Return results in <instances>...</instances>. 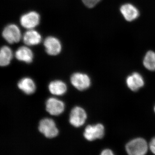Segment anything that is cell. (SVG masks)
<instances>
[{"instance_id": "cell-1", "label": "cell", "mask_w": 155, "mask_h": 155, "mask_svg": "<svg viewBox=\"0 0 155 155\" xmlns=\"http://www.w3.org/2000/svg\"><path fill=\"white\" fill-rule=\"evenodd\" d=\"M125 148L128 154L143 155L147 152L148 147L144 139L137 138L129 142Z\"/></svg>"}, {"instance_id": "cell-2", "label": "cell", "mask_w": 155, "mask_h": 155, "mask_svg": "<svg viewBox=\"0 0 155 155\" xmlns=\"http://www.w3.org/2000/svg\"><path fill=\"white\" fill-rule=\"evenodd\" d=\"M38 130L46 137L53 138L59 134V130L54 121L49 118H45L39 123Z\"/></svg>"}, {"instance_id": "cell-3", "label": "cell", "mask_w": 155, "mask_h": 155, "mask_svg": "<svg viewBox=\"0 0 155 155\" xmlns=\"http://www.w3.org/2000/svg\"><path fill=\"white\" fill-rule=\"evenodd\" d=\"M2 35L3 38L10 44L19 42L22 38L19 27L14 24L7 25L3 29Z\"/></svg>"}, {"instance_id": "cell-4", "label": "cell", "mask_w": 155, "mask_h": 155, "mask_svg": "<svg viewBox=\"0 0 155 155\" xmlns=\"http://www.w3.org/2000/svg\"><path fill=\"white\" fill-rule=\"evenodd\" d=\"M70 81L72 85L80 91L86 90L91 84L88 75L81 72L73 73L70 77Z\"/></svg>"}, {"instance_id": "cell-5", "label": "cell", "mask_w": 155, "mask_h": 155, "mask_svg": "<svg viewBox=\"0 0 155 155\" xmlns=\"http://www.w3.org/2000/svg\"><path fill=\"white\" fill-rule=\"evenodd\" d=\"M87 115L85 110L80 107H75L72 109L69 115V122L71 125L79 127L85 123Z\"/></svg>"}, {"instance_id": "cell-6", "label": "cell", "mask_w": 155, "mask_h": 155, "mask_svg": "<svg viewBox=\"0 0 155 155\" xmlns=\"http://www.w3.org/2000/svg\"><path fill=\"white\" fill-rule=\"evenodd\" d=\"M40 16L35 11H30L20 17V23L23 28L27 29H34L39 24Z\"/></svg>"}, {"instance_id": "cell-7", "label": "cell", "mask_w": 155, "mask_h": 155, "mask_svg": "<svg viewBox=\"0 0 155 155\" xmlns=\"http://www.w3.org/2000/svg\"><path fill=\"white\" fill-rule=\"evenodd\" d=\"M104 132V127L101 124L88 125L85 127L83 135L87 140L91 141L97 139L102 138Z\"/></svg>"}, {"instance_id": "cell-8", "label": "cell", "mask_w": 155, "mask_h": 155, "mask_svg": "<svg viewBox=\"0 0 155 155\" xmlns=\"http://www.w3.org/2000/svg\"><path fill=\"white\" fill-rule=\"evenodd\" d=\"M44 46L46 52L49 55H58L62 51V44L55 37L51 36L47 37L44 41Z\"/></svg>"}, {"instance_id": "cell-9", "label": "cell", "mask_w": 155, "mask_h": 155, "mask_svg": "<svg viewBox=\"0 0 155 155\" xmlns=\"http://www.w3.org/2000/svg\"><path fill=\"white\" fill-rule=\"evenodd\" d=\"M45 105L46 110L52 116H59L65 110L64 103L54 97L48 99L46 102Z\"/></svg>"}, {"instance_id": "cell-10", "label": "cell", "mask_w": 155, "mask_h": 155, "mask_svg": "<svg viewBox=\"0 0 155 155\" xmlns=\"http://www.w3.org/2000/svg\"><path fill=\"white\" fill-rule=\"evenodd\" d=\"M120 12L125 20L131 22L135 20L139 16V11L132 4H125L120 8Z\"/></svg>"}, {"instance_id": "cell-11", "label": "cell", "mask_w": 155, "mask_h": 155, "mask_svg": "<svg viewBox=\"0 0 155 155\" xmlns=\"http://www.w3.org/2000/svg\"><path fill=\"white\" fill-rule=\"evenodd\" d=\"M126 82L128 88L134 91H137L144 84L143 78L137 72H134L129 75L126 79Z\"/></svg>"}, {"instance_id": "cell-12", "label": "cell", "mask_w": 155, "mask_h": 155, "mask_svg": "<svg viewBox=\"0 0 155 155\" xmlns=\"http://www.w3.org/2000/svg\"><path fill=\"white\" fill-rule=\"evenodd\" d=\"M23 42L27 46H35L39 44L42 37L38 31L34 29H28L22 36Z\"/></svg>"}, {"instance_id": "cell-13", "label": "cell", "mask_w": 155, "mask_h": 155, "mask_svg": "<svg viewBox=\"0 0 155 155\" xmlns=\"http://www.w3.org/2000/svg\"><path fill=\"white\" fill-rule=\"evenodd\" d=\"M16 59L19 61L30 64L34 58L33 52L28 47L22 46L18 48L15 54Z\"/></svg>"}, {"instance_id": "cell-14", "label": "cell", "mask_w": 155, "mask_h": 155, "mask_svg": "<svg viewBox=\"0 0 155 155\" xmlns=\"http://www.w3.org/2000/svg\"><path fill=\"white\" fill-rule=\"evenodd\" d=\"M17 86L21 91L27 95L34 93L36 90V85L34 81L28 77H25L19 81Z\"/></svg>"}, {"instance_id": "cell-15", "label": "cell", "mask_w": 155, "mask_h": 155, "mask_svg": "<svg viewBox=\"0 0 155 155\" xmlns=\"http://www.w3.org/2000/svg\"><path fill=\"white\" fill-rule=\"evenodd\" d=\"M48 89L51 94L56 96L63 95L67 90L66 84L61 80H55L50 82Z\"/></svg>"}, {"instance_id": "cell-16", "label": "cell", "mask_w": 155, "mask_h": 155, "mask_svg": "<svg viewBox=\"0 0 155 155\" xmlns=\"http://www.w3.org/2000/svg\"><path fill=\"white\" fill-rule=\"evenodd\" d=\"M13 57L12 50L7 46H4L1 48L0 52V65L1 67H6L11 63Z\"/></svg>"}, {"instance_id": "cell-17", "label": "cell", "mask_w": 155, "mask_h": 155, "mask_svg": "<svg viewBox=\"0 0 155 155\" xmlns=\"http://www.w3.org/2000/svg\"><path fill=\"white\" fill-rule=\"evenodd\" d=\"M144 67L150 71L155 70V52L149 51L145 56L143 60Z\"/></svg>"}, {"instance_id": "cell-18", "label": "cell", "mask_w": 155, "mask_h": 155, "mask_svg": "<svg viewBox=\"0 0 155 155\" xmlns=\"http://www.w3.org/2000/svg\"><path fill=\"white\" fill-rule=\"evenodd\" d=\"M101 1V0H82L84 5L90 8L94 7Z\"/></svg>"}, {"instance_id": "cell-19", "label": "cell", "mask_w": 155, "mask_h": 155, "mask_svg": "<svg viewBox=\"0 0 155 155\" xmlns=\"http://www.w3.org/2000/svg\"><path fill=\"white\" fill-rule=\"evenodd\" d=\"M150 148L152 152L155 154V137L153 138L150 143Z\"/></svg>"}, {"instance_id": "cell-20", "label": "cell", "mask_w": 155, "mask_h": 155, "mask_svg": "<svg viewBox=\"0 0 155 155\" xmlns=\"http://www.w3.org/2000/svg\"><path fill=\"white\" fill-rule=\"evenodd\" d=\"M114 153H113L112 151L110 149H105L102 152L101 155H114Z\"/></svg>"}, {"instance_id": "cell-21", "label": "cell", "mask_w": 155, "mask_h": 155, "mask_svg": "<svg viewBox=\"0 0 155 155\" xmlns=\"http://www.w3.org/2000/svg\"><path fill=\"white\" fill-rule=\"evenodd\" d=\"M154 111H155V107H154Z\"/></svg>"}]
</instances>
